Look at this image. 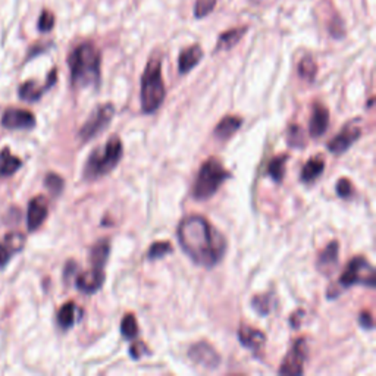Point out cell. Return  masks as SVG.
<instances>
[{
	"label": "cell",
	"instance_id": "obj_16",
	"mask_svg": "<svg viewBox=\"0 0 376 376\" xmlns=\"http://www.w3.org/2000/svg\"><path fill=\"white\" fill-rule=\"evenodd\" d=\"M329 125V111L325 106L316 104L313 107V113L308 123V134L312 139H319L327 132Z\"/></svg>",
	"mask_w": 376,
	"mask_h": 376
},
{
	"label": "cell",
	"instance_id": "obj_35",
	"mask_svg": "<svg viewBox=\"0 0 376 376\" xmlns=\"http://www.w3.org/2000/svg\"><path fill=\"white\" fill-rule=\"evenodd\" d=\"M130 354L134 360H139L141 359L143 356H150V350L149 347H147L143 341H137V343H132L131 347H130Z\"/></svg>",
	"mask_w": 376,
	"mask_h": 376
},
{
	"label": "cell",
	"instance_id": "obj_29",
	"mask_svg": "<svg viewBox=\"0 0 376 376\" xmlns=\"http://www.w3.org/2000/svg\"><path fill=\"white\" fill-rule=\"evenodd\" d=\"M172 250H173V247L169 241H156V243H153L150 246L147 256H149V259H152V260H157V259L165 258L166 254H171Z\"/></svg>",
	"mask_w": 376,
	"mask_h": 376
},
{
	"label": "cell",
	"instance_id": "obj_14",
	"mask_svg": "<svg viewBox=\"0 0 376 376\" xmlns=\"http://www.w3.org/2000/svg\"><path fill=\"white\" fill-rule=\"evenodd\" d=\"M25 246V235L19 233L8 234L2 243H0V267L9 263V260L19 253Z\"/></svg>",
	"mask_w": 376,
	"mask_h": 376
},
{
	"label": "cell",
	"instance_id": "obj_19",
	"mask_svg": "<svg viewBox=\"0 0 376 376\" xmlns=\"http://www.w3.org/2000/svg\"><path fill=\"white\" fill-rule=\"evenodd\" d=\"M338 253H340V244L338 241H331L327 246V249L319 254L318 258V269L322 274H331L334 272V267L338 263Z\"/></svg>",
	"mask_w": 376,
	"mask_h": 376
},
{
	"label": "cell",
	"instance_id": "obj_1",
	"mask_svg": "<svg viewBox=\"0 0 376 376\" xmlns=\"http://www.w3.org/2000/svg\"><path fill=\"white\" fill-rule=\"evenodd\" d=\"M178 241L190 259L203 267L217 266L225 254L226 243L206 218L191 214L178 225Z\"/></svg>",
	"mask_w": 376,
	"mask_h": 376
},
{
	"label": "cell",
	"instance_id": "obj_11",
	"mask_svg": "<svg viewBox=\"0 0 376 376\" xmlns=\"http://www.w3.org/2000/svg\"><path fill=\"white\" fill-rule=\"evenodd\" d=\"M2 125L8 130H31L36 125V116L25 109H8L2 116Z\"/></svg>",
	"mask_w": 376,
	"mask_h": 376
},
{
	"label": "cell",
	"instance_id": "obj_12",
	"mask_svg": "<svg viewBox=\"0 0 376 376\" xmlns=\"http://www.w3.org/2000/svg\"><path fill=\"white\" fill-rule=\"evenodd\" d=\"M49 214L47 200L43 196L34 197L29 205V213H26V226L29 231H36L43 225Z\"/></svg>",
	"mask_w": 376,
	"mask_h": 376
},
{
	"label": "cell",
	"instance_id": "obj_27",
	"mask_svg": "<svg viewBox=\"0 0 376 376\" xmlns=\"http://www.w3.org/2000/svg\"><path fill=\"white\" fill-rule=\"evenodd\" d=\"M299 74L308 83H313L318 75V65L312 56H304L299 63Z\"/></svg>",
	"mask_w": 376,
	"mask_h": 376
},
{
	"label": "cell",
	"instance_id": "obj_38",
	"mask_svg": "<svg viewBox=\"0 0 376 376\" xmlns=\"http://www.w3.org/2000/svg\"><path fill=\"white\" fill-rule=\"evenodd\" d=\"M251 2H256L258 3V2H262V0H251Z\"/></svg>",
	"mask_w": 376,
	"mask_h": 376
},
{
	"label": "cell",
	"instance_id": "obj_26",
	"mask_svg": "<svg viewBox=\"0 0 376 376\" xmlns=\"http://www.w3.org/2000/svg\"><path fill=\"white\" fill-rule=\"evenodd\" d=\"M75 303L68 301L62 306L58 313V324L62 329H70L75 324Z\"/></svg>",
	"mask_w": 376,
	"mask_h": 376
},
{
	"label": "cell",
	"instance_id": "obj_8",
	"mask_svg": "<svg viewBox=\"0 0 376 376\" xmlns=\"http://www.w3.org/2000/svg\"><path fill=\"white\" fill-rule=\"evenodd\" d=\"M307 357V343L304 338H300L294 343L291 350L287 353L279 368L281 375H301L304 370V361Z\"/></svg>",
	"mask_w": 376,
	"mask_h": 376
},
{
	"label": "cell",
	"instance_id": "obj_25",
	"mask_svg": "<svg viewBox=\"0 0 376 376\" xmlns=\"http://www.w3.org/2000/svg\"><path fill=\"white\" fill-rule=\"evenodd\" d=\"M288 160L287 155H279L271 159V162L267 164V175H269L275 182H281L285 175V164Z\"/></svg>",
	"mask_w": 376,
	"mask_h": 376
},
{
	"label": "cell",
	"instance_id": "obj_7",
	"mask_svg": "<svg viewBox=\"0 0 376 376\" xmlns=\"http://www.w3.org/2000/svg\"><path fill=\"white\" fill-rule=\"evenodd\" d=\"M115 116V107L112 103H104L97 106L96 109L93 111L90 118L86 120V124L79 130V139L84 143L90 141L91 139L97 137L99 134H102L109 124L112 123V119Z\"/></svg>",
	"mask_w": 376,
	"mask_h": 376
},
{
	"label": "cell",
	"instance_id": "obj_34",
	"mask_svg": "<svg viewBox=\"0 0 376 376\" xmlns=\"http://www.w3.org/2000/svg\"><path fill=\"white\" fill-rule=\"evenodd\" d=\"M55 26V15L50 10H43L38 19V30L42 33H49Z\"/></svg>",
	"mask_w": 376,
	"mask_h": 376
},
{
	"label": "cell",
	"instance_id": "obj_32",
	"mask_svg": "<svg viewBox=\"0 0 376 376\" xmlns=\"http://www.w3.org/2000/svg\"><path fill=\"white\" fill-rule=\"evenodd\" d=\"M45 185L53 196H59L63 190L65 181L59 175H56V173H47L46 180H45Z\"/></svg>",
	"mask_w": 376,
	"mask_h": 376
},
{
	"label": "cell",
	"instance_id": "obj_5",
	"mask_svg": "<svg viewBox=\"0 0 376 376\" xmlns=\"http://www.w3.org/2000/svg\"><path fill=\"white\" fill-rule=\"evenodd\" d=\"M231 177V173L228 172L221 160L217 157H210L206 162L201 165L198 175L194 182L193 196L198 201H205L210 198L212 196L217 194L219 187Z\"/></svg>",
	"mask_w": 376,
	"mask_h": 376
},
{
	"label": "cell",
	"instance_id": "obj_3",
	"mask_svg": "<svg viewBox=\"0 0 376 376\" xmlns=\"http://www.w3.org/2000/svg\"><path fill=\"white\" fill-rule=\"evenodd\" d=\"M166 90L162 78V61L152 58L141 77V109L144 113H153L162 106Z\"/></svg>",
	"mask_w": 376,
	"mask_h": 376
},
{
	"label": "cell",
	"instance_id": "obj_30",
	"mask_svg": "<svg viewBox=\"0 0 376 376\" xmlns=\"http://www.w3.org/2000/svg\"><path fill=\"white\" fill-rule=\"evenodd\" d=\"M251 304L254 307V311H256L259 315H262V316L269 315L271 306H272V295L271 294L256 295V297H253Z\"/></svg>",
	"mask_w": 376,
	"mask_h": 376
},
{
	"label": "cell",
	"instance_id": "obj_23",
	"mask_svg": "<svg viewBox=\"0 0 376 376\" xmlns=\"http://www.w3.org/2000/svg\"><path fill=\"white\" fill-rule=\"evenodd\" d=\"M21 166H22L21 159L13 156L8 147L0 152V177H10Z\"/></svg>",
	"mask_w": 376,
	"mask_h": 376
},
{
	"label": "cell",
	"instance_id": "obj_37",
	"mask_svg": "<svg viewBox=\"0 0 376 376\" xmlns=\"http://www.w3.org/2000/svg\"><path fill=\"white\" fill-rule=\"evenodd\" d=\"M359 322H360V327L365 328V329H372L373 328V318H372V313L365 311L361 312L360 316H359Z\"/></svg>",
	"mask_w": 376,
	"mask_h": 376
},
{
	"label": "cell",
	"instance_id": "obj_22",
	"mask_svg": "<svg viewBox=\"0 0 376 376\" xmlns=\"http://www.w3.org/2000/svg\"><path fill=\"white\" fill-rule=\"evenodd\" d=\"M246 33H247V26H240V29H231V30L222 33L218 37L217 52L231 50L233 47H235L240 43V40L246 36Z\"/></svg>",
	"mask_w": 376,
	"mask_h": 376
},
{
	"label": "cell",
	"instance_id": "obj_20",
	"mask_svg": "<svg viewBox=\"0 0 376 376\" xmlns=\"http://www.w3.org/2000/svg\"><path fill=\"white\" fill-rule=\"evenodd\" d=\"M241 125H243V119L240 116H225L214 128V137L221 141L231 139Z\"/></svg>",
	"mask_w": 376,
	"mask_h": 376
},
{
	"label": "cell",
	"instance_id": "obj_4",
	"mask_svg": "<svg viewBox=\"0 0 376 376\" xmlns=\"http://www.w3.org/2000/svg\"><path fill=\"white\" fill-rule=\"evenodd\" d=\"M124 147L119 137H112L103 147L93 150L84 168V178L88 181L99 180L112 172L123 159Z\"/></svg>",
	"mask_w": 376,
	"mask_h": 376
},
{
	"label": "cell",
	"instance_id": "obj_24",
	"mask_svg": "<svg viewBox=\"0 0 376 376\" xmlns=\"http://www.w3.org/2000/svg\"><path fill=\"white\" fill-rule=\"evenodd\" d=\"M325 169V162L322 157H312L311 160H307L306 165L301 169V181L303 182H313L318 180L322 172Z\"/></svg>",
	"mask_w": 376,
	"mask_h": 376
},
{
	"label": "cell",
	"instance_id": "obj_6",
	"mask_svg": "<svg viewBox=\"0 0 376 376\" xmlns=\"http://www.w3.org/2000/svg\"><path fill=\"white\" fill-rule=\"evenodd\" d=\"M338 284L344 288L353 285H366L375 288L376 271L365 258H354L348 262L344 274L340 276Z\"/></svg>",
	"mask_w": 376,
	"mask_h": 376
},
{
	"label": "cell",
	"instance_id": "obj_17",
	"mask_svg": "<svg viewBox=\"0 0 376 376\" xmlns=\"http://www.w3.org/2000/svg\"><path fill=\"white\" fill-rule=\"evenodd\" d=\"M56 83V70H53L47 78V83L42 87L36 81H26L19 87V97L25 102H36L43 96V93Z\"/></svg>",
	"mask_w": 376,
	"mask_h": 376
},
{
	"label": "cell",
	"instance_id": "obj_31",
	"mask_svg": "<svg viewBox=\"0 0 376 376\" xmlns=\"http://www.w3.org/2000/svg\"><path fill=\"white\" fill-rule=\"evenodd\" d=\"M214 6H217V0H196L194 5V17L197 19L206 18L213 12Z\"/></svg>",
	"mask_w": 376,
	"mask_h": 376
},
{
	"label": "cell",
	"instance_id": "obj_9",
	"mask_svg": "<svg viewBox=\"0 0 376 376\" xmlns=\"http://www.w3.org/2000/svg\"><path fill=\"white\" fill-rule=\"evenodd\" d=\"M187 354L193 363L205 369H217L221 365V360H222L219 353L206 341H200V343L193 344L190 348H188Z\"/></svg>",
	"mask_w": 376,
	"mask_h": 376
},
{
	"label": "cell",
	"instance_id": "obj_21",
	"mask_svg": "<svg viewBox=\"0 0 376 376\" xmlns=\"http://www.w3.org/2000/svg\"><path fill=\"white\" fill-rule=\"evenodd\" d=\"M111 253V243L109 240H99L96 244H94L90 250V263L93 267H96V269H103L107 258H109Z\"/></svg>",
	"mask_w": 376,
	"mask_h": 376
},
{
	"label": "cell",
	"instance_id": "obj_18",
	"mask_svg": "<svg viewBox=\"0 0 376 376\" xmlns=\"http://www.w3.org/2000/svg\"><path fill=\"white\" fill-rule=\"evenodd\" d=\"M205 53L203 49H201L200 45H193L190 47L184 49L180 53L178 58V71L180 74H188L191 70H194L196 66L200 63V61L203 59Z\"/></svg>",
	"mask_w": 376,
	"mask_h": 376
},
{
	"label": "cell",
	"instance_id": "obj_15",
	"mask_svg": "<svg viewBox=\"0 0 376 376\" xmlns=\"http://www.w3.org/2000/svg\"><path fill=\"white\" fill-rule=\"evenodd\" d=\"M104 272L103 269H96V267H91L90 271H86L83 274H79L77 276V288L84 292V294H94L99 291L104 282Z\"/></svg>",
	"mask_w": 376,
	"mask_h": 376
},
{
	"label": "cell",
	"instance_id": "obj_2",
	"mask_svg": "<svg viewBox=\"0 0 376 376\" xmlns=\"http://www.w3.org/2000/svg\"><path fill=\"white\" fill-rule=\"evenodd\" d=\"M100 52L93 43L86 42L77 46L68 58L72 86L79 88L97 86L100 81Z\"/></svg>",
	"mask_w": 376,
	"mask_h": 376
},
{
	"label": "cell",
	"instance_id": "obj_13",
	"mask_svg": "<svg viewBox=\"0 0 376 376\" xmlns=\"http://www.w3.org/2000/svg\"><path fill=\"white\" fill-rule=\"evenodd\" d=\"M238 340L241 345L249 348V350H251L254 354H259L262 353L266 344V335L256 328L243 324L238 329Z\"/></svg>",
	"mask_w": 376,
	"mask_h": 376
},
{
	"label": "cell",
	"instance_id": "obj_10",
	"mask_svg": "<svg viewBox=\"0 0 376 376\" xmlns=\"http://www.w3.org/2000/svg\"><path fill=\"white\" fill-rule=\"evenodd\" d=\"M361 130L356 127V123L347 124L337 136L328 143V150L334 155H343L360 139Z\"/></svg>",
	"mask_w": 376,
	"mask_h": 376
},
{
	"label": "cell",
	"instance_id": "obj_28",
	"mask_svg": "<svg viewBox=\"0 0 376 376\" xmlns=\"http://www.w3.org/2000/svg\"><path fill=\"white\" fill-rule=\"evenodd\" d=\"M120 334H123V337L127 340H134L139 335L137 320L132 313H127L123 322H120Z\"/></svg>",
	"mask_w": 376,
	"mask_h": 376
},
{
	"label": "cell",
	"instance_id": "obj_36",
	"mask_svg": "<svg viewBox=\"0 0 376 376\" xmlns=\"http://www.w3.org/2000/svg\"><path fill=\"white\" fill-rule=\"evenodd\" d=\"M353 193V185L350 182V180L347 178H341L338 182H337V194L341 197V198H348L352 196Z\"/></svg>",
	"mask_w": 376,
	"mask_h": 376
},
{
	"label": "cell",
	"instance_id": "obj_33",
	"mask_svg": "<svg viewBox=\"0 0 376 376\" xmlns=\"http://www.w3.org/2000/svg\"><path fill=\"white\" fill-rule=\"evenodd\" d=\"M306 143L304 140V131L301 130L300 125H290L288 128V144L291 147H297V149H300V147H303Z\"/></svg>",
	"mask_w": 376,
	"mask_h": 376
}]
</instances>
